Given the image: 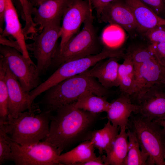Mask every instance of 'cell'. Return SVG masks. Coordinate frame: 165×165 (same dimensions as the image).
<instances>
[{"label":"cell","instance_id":"cell-1","mask_svg":"<svg viewBox=\"0 0 165 165\" xmlns=\"http://www.w3.org/2000/svg\"><path fill=\"white\" fill-rule=\"evenodd\" d=\"M52 115L49 131L42 141L56 148L60 155L78 141L84 138L91 130L97 114L76 108L73 103L58 108Z\"/></svg>","mask_w":165,"mask_h":165},{"label":"cell","instance_id":"cell-2","mask_svg":"<svg viewBox=\"0 0 165 165\" xmlns=\"http://www.w3.org/2000/svg\"><path fill=\"white\" fill-rule=\"evenodd\" d=\"M108 90L95 78L82 73L66 79L46 90L36 104L41 105L43 109L52 112L64 105L75 103L86 91L107 96L109 94Z\"/></svg>","mask_w":165,"mask_h":165},{"label":"cell","instance_id":"cell-3","mask_svg":"<svg viewBox=\"0 0 165 165\" xmlns=\"http://www.w3.org/2000/svg\"><path fill=\"white\" fill-rule=\"evenodd\" d=\"M38 108L20 113L16 117L8 115L7 120L2 122L5 130L11 140L22 145L37 144L47 136L52 112ZM1 122V121H0Z\"/></svg>","mask_w":165,"mask_h":165},{"label":"cell","instance_id":"cell-4","mask_svg":"<svg viewBox=\"0 0 165 165\" xmlns=\"http://www.w3.org/2000/svg\"><path fill=\"white\" fill-rule=\"evenodd\" d=\"M127 129L134 133L141 151L148 155L147 165H163L165 133L157 122L133 113Z\"/></svg>","mask_w":165,"mask_h":165},{"label":"cell","instance_id":"cell-5","mask_svg":"<svg viewBox=\"0 0 165 165\" xmlns=\"http://www.w3.org/2000/svg\"><path fill=\"white\" fill-rule=\"evenodd\" d=\"M94 18L92 13L83 22L82 29L72 37L61 50L57 49L50 67L58 68L67 61L101 51L103 49L93 25Z\"/></svg>","mask_w":165,"mask_h":165},{"label":"cell","instance_id":"cell-6","mask_svg":"<svg viewBox=\"0 0 165 165\" xmlns=\"http://www.w3.org/2000/svg\"><path fill=\"white\" fill-rule=\"evenodd\" d=\"M119 55L118 51L104 47L98 54L65 62L48 79L29 93L30 102L33 103L37 96L52 87L66 79L84 72L98 62L110 57H118Z\"/></svg>","mask_w":165,"mask_h":165},{"label":"cell","instance_id":"cell-7","mask_svg":"<svg viewBox=\"0 0 165 165\" xmlns=\"http://www.w3.org/2000/svg\"><path fill=\"white\" fill-rule=\"evenodd\" d=\"M60 20L54 22L45 26L39 34L34 35L33 43L29 46L37 62L40 74H45L50 67L51 62L59 45L60 37Z\"/></svg>","mask_w":165,"mask_h":165},{"label":"cell","instance_id":"cell-8","mask_svg":"<svg viewBox=\"0 0 165 165\" xmlns=\"http://www.w3.org/2000/svg\"><path fill=\"white\" fill-rule=\"evenodd\" d=\"M15 48L0 45V53L6 59L8 66L19 82L22 88L29 93L41 83L37 65Z\"/></svg>","mask_w":165,"mask_h":165},{"label":"cell","instance_id":"cell-9","mask_svg":"<svg viewBox=\"0 0 165 165\" xmlns=\"http://www.w3.org/2000/svg\"><path fill=\"white\" fill-rule=\"evenodd\" d=\"M12 160L16 165H60L57 149L43 141L22 145L11 140Z\"/></svg>","mask_w":165,"mask_h":165},{"label":"cell","instance_id":"cell-10","mask_svg":"<svg viewBox=\"0 0 165 165\" xmlns=\"http://www.w3.org/2000/svg\"><path fill=\"white\" fill-rule=\"evenodd\" d=\"M134 92L132 100L155 84L160 83L165 75V67L160 64L151 51L144 52L135 61Z\"/></svg>","mask_w":165,"mask_h":165},{"label":"cell","instance_id":"cell-11","mask_svg":"<svg viewBox=\"0 0 165 165\" xmlns=\"http://www.w3.org/2000/svg\"><path fill=\"white\" fill-rule=\"evenodd\" d=\"M92 8L90 0H71L62 16L60 31L61 41L58 50H61L79 32L82 24L92 13Z\"/></svg>","mask_w":165,"mask_h":165},{"label":"cell","instance_id":"cell-12","mask_svg":"<svg viewBox=\"0 0 165 165\" xmlns=\"http://www.w3.org/2000/svg\"><path fill=\"white\" fill-rule=\"evenodd\" d=\"M136 101L138 108L133 113L152 121L165 120V90L161 83L150 88Z\"/></svg>","mask_w":165,"mask_h":165},{"label":"cell","instance_id":"cell-13","mask_svg":"<svg viewBox=\"0 0 165 165\" xmlns=\"http://www.w3.org/2000/svg\"><path fill=\"white\" fill-rule=\"evenodd\" d=\"M101 22L118 25L131 34L138 31L137 23L124 0H115L105 6L98 17Z\"/></svg>","mask_w":165,"mask_h":165},{"label":"cell","instance_id":"cell-14","mask_svg":"<svg viewBox=\"0 0 165 165\" xmlns=\"http://www.w3.org/2000/svg\"><path fill=\"white\" fill-rule=\"evenodd\" d=\"M6 79L9 95V115L16 117L21 112L31 111L38 108L35 104L31 106L29 101V93L22 88L19 82L8 67Z\"/></svg>","mask_w":165,"mask_h":165},{"label":"cell","instance_id":"cell-15","mask_svg":"<svg viewBox=\"0 0 165 165\" xmlns=\"http://www.w3.org/2000/svg\"><path fill=\"white\" fill-rule=\"evenodd\" d=\"M138 108V105L133 102L130 96L121 94L110 102L106 117L113 125L119 127L120 130H126L131 114Z\"/></svg>","mask_w":165,"mask_h":165},{"label":"cell","instance_id":"cell-16","mask_svg":"<svg viewBox=\"0 0 165 165\" xmlns=\"http://www.w3.org/2000/svg\"><path fill=\"white\" fill-rule=\"evenodd\" d=\"M71 0H48L37 7H34L33 20L40 32L46 26L62 20Z\"/></svg>","mask_w":165,"mask_h":165},{"label":"cell","instance_id":"cell-17","mask_svg":"<svg viewBox=\"0 0 165 165\" xmlns=\"http://www.w3.org/2000/svg\"><path fill=\"white\" fill-rule=\"evenodd\" d=\"M120 57H112L103 60L82 73L96 79L105 88L109 89L119 85L118 71Z\"/></svg>","mask_w":165,"mask_h":165},{"label":"cell","instance_id":"cell-18","mask_svg":"<svg viewBox=\"0 0 165 165\" xmlns=\"http://www.w3.org/2000/svg\"><path fill=\"white\" fill-rule=\"evenodd\" d=\"M5 28L0 34L6 37L11 36L16 41L22 51V55L31 60L28 53L25 38L20 22L16 10L12 0H6Z\"/></svg>","mask_w":165,"mask_h":165},{"label":"cell","instance_id":"cell-19","mask_svg":"<svg viewBox=\"0 0 165 165\" xmlns=\"http://www.w3.org/2000/svg\"><path fill=\"white\" fill-rule=\"evenodd\" d=\"M124 0L133 13L138 32L143 34L156 26L165 25V19L157 15L140 0Z\"/></svg>","mask_w":165,"mask_h":165},{"label":"cell","instance_id":"cell-20","mask_svg":"<svg viewBox=\"0 0 165 165\" xmlns=\"http://www.w3.org/2000/svg\"><path fill=\"white\" fill-rule=\"evenodd\" d=\"M120 131L119 127L113 125L108 120L102 129L90 131L83 141H91L100 155H102L104 152L107 154L110 151Z\"/></svg>","mask_w":165,"mask_h":165},{"label":"cell","instance_id":"cell-21","mask_svg":"<svg viewBox=\"0 0 165 165\" xmlns=\"http://www.w3.org/2000/svg\"><path fill=\"white\" fill-rule=\"evenodd\" d=\"M92 142L88 140L82 142L72 150L58 157L60 165H78L97 156Z\"/></svg>","mask_w":165,"mask_h":165},{"label":"cell","instance_id":"cell-22","mask_svg":"<svg viewBox=\"0 0 165 165\" xmlns=\"http://www.w3.org/2000/svg\"><path fill=\"white\" fill-rule=\"evenodd\" d=\"M123 63L119 68V87L121 94L130 96L132 99L135 83V72L134 64L130 56L125 53Z\"/></svg>","mask_w":165,"mask_h":165},{"label":"cell","instance_id":"cell-23","mask_svg":"<svg viewBox=\"0 0 165 165\" xmlns=\"http://www.w3.org/2000/svg\"><path fill=\"white\" fill-rule=\"evenodd\" d=\"M128 144L126 130H120L110 151L105 155V165H124L127 155Z\"/></svg>","mask_w":165,"mask_h":165},{"label":"cell","instance_id":"cell-24","mask_svg":"<svg viewBox=\"0 0 165 165\" xmlns=\"http://www.w3.org/2000/svg\"><path fill=\"white\" fill-rule=\"evenodd\" d=\"M109 104L107 96L97 95L90 91L83 93L73 103L76 108L96 114L106 112Z\"/></svg>","mask_w":165,"mask_h":165},{"label":"cell","instance_id":"cell-25","mask_svg":"<svg viewBox=\"0 0 165 165\" xmlns=\"http://www.w3.org/2000/svg\"><path fill=\"white\" fill-rule=\"evenodd\" d=\"M127 130L128 149L124 165H147L148 155L141 151L134 133L129 129Z\"/></svg>","mask_w":165,"mask_h":165},{"label":"cell","instance_id":"cell-26","mask_svg":"<svg viewBox=\"0 0 165 165\" xmlns=\"http://www.w3.org/2000/svg\"><path fill=\"white\" fill-rule=\"evenodd\" d=\"M8 64L6 59L0 56V121L4 122L9 115V95L6 75Z\"/></svg>","mask_w":165,"mask_h":165},{"label":"cell","instance_id":"cell-27","mask_svg":"<svg viewBox=\"0 0 165 165\" xmlns=\"http://www.w3.org/2000/svg\"><path fill=\"white\" fill-rule=\"evenodd\" d=\"M126 38L124 29L120 26L110 24L103 30L101 37V42L104 47L108 48L118 50L124 42Z\"/></svg>","mask_w":165,"mask_h":165},{"label":"cell","instance_id":"cell-28","mask_svg":"<svg viewBox=\"0 0 165 165\" xmlns=\"http://www.w3.org/2000/svg\"><path fill=\"white\" fill-rule=\"evenodd\" d=\"M11 140L6 132L3 123L0 122V165L12 161Z\"/></svg>","mask_w":165,"mask_h":165},{"label":"cell","instance_id":"cell-29","mask_svg":"<svg viewBox=\"0 0 165 165\" xmlns=\"http://www.w3.org/2000/svg\"><path fill=\"white\" fill-rule=\"evenodd\" d=\"M18 1L21 6L20 12L21 18L25 21L24 30L26 31H33L36 26L32 16L34 7L28 0H18Z\"/></svg>","mask_w":165,"mask_h":165},{"label":"cell","instance_id":"cell-30","mask_svg":"<svg viewBox=\"0 0 165 165\" xmlns=\"http://www.w3.org/2000/svg\"><path fill=\"white\" fill-rule=\"evenodd\" d=\"M143 34L150 43H165V25H160L151 29Z\"/></svg>","mask_w":165,"mask_h":165},{"label":"cell","instance_id":"cell-31","mask_svg":"<svg viewBox=\"0 0 165 165\" xmlns=\"http://www.w3.org/2000/svg\"><path fill=\"white\" fill-rule=\"evenodd\" d=\"M148 46L157 61L165 67V43H149Z\"/></svg>","mask_w":165,"mask_h":165},{"label":"cell","instance_id":"cell-32","mask_svg":"<svg viewBox=\"0 0 165 165\" xmlns=\"http://www.w3.org/2000/svg\"><path fill=\"white\" fill-rule=\"evenodd\" d=\"M159 16L165 13L164 0H140Z\"/></svg>","mask_w":165,"mask_h":165},{"label":"cell","instance_id":"cell-33","mask_svg":"<svg viewBox=\"0 0 165 165\" xmlns=\"http://www.w3.org/2000/svg\"><path fill=\"white\" fill-rule=\"evenodd\" d=\"M115 0H90L93 7L96 10L98 17L103 8Z\"/></svg>","mask_w":165,"mask_h":165},{"label":"cell","instance_id":"cell-34","mask_svg":"<svg viewBox=\"0 0 165 165\" xmlns=\"http://www.w3.org/2000/svg\"><path fill=\"white\" fill-rule=\"evenodd\" d=\"M6 37L0 34V45L6 46L15 48L22 54L21 49L17 42L16 40L13 41L11 39H8Z\"/></svg>","mask_w":165,"mask_h":165},{"label":"cell","instance_id":"cell-35","mask_svg":"<svg viewBox=\"0 0 165 165\" xmlns=\"http://www.w3.org/2000/svg\"><path fill=\"white\" fill-rule=\"evenodd\" d=\"M105 155H100L98 156L78 165H105L104 160Z\"/></svg>","mask_w":165,"mask_h":165},{"label":"cell","instance_id":"cell-36","mask_svg":"<svg viewBox=\"0 0 165 165\" xmlns=\"http://www.w3.org/2000/svg\"><path fill=\"white\" fill-rule=\"evenodd\" d=\"M6 0H0V32H2L3 25L5 23Z\"/></svg>","mask_w":165,"mask_h":165},{"label":"cell","instance_id":"cell-37","mask_svg":"<svg viewBox=\"0 0 165 165\" xmlns=\"http://www.w3.org/2000/svg\"><path fill=\"white\" fill-rule=\"evenodd\" d=\"M32 6L35 7H38L44 2L48 0H28Z\"/></svg>","mask_w":165,"mask_h":165},{"label":"cell","instance_id":"cell-38","mask_svg":"<svg viewBox=\"0 0 165 165\" xmlns=\"http://www.w3.org/2000/svg\"><path fill=\"white\" fill-rule=\"evenodd\" d=\"M163 128L165 133V120L156 121Z\"/></svg>","mask_w":165,"mask_h":165},{"label":"cell","instance_id":"cell-39","mask_svg":"<svg viewBox=\"0 0 165 165\" xmlns=\"http://www.w3.org/2000/svg\"><path fill=\"white\" fill-rule=\"evenodd\" d=\"M160 83L163 85L165 90V75L161 81Z\"/></svg>","mask_w":165,"mask_h":165},{"label":"cell","instance_id":"cell-40","mask_svg":"<svg viewBox=\"0 0 165 165\" xmlns=\"http://www.w3.org/2000/svg\"><path fill=\"white\" fill-rule=\"evenodd\" d=\"M163 158L164 160L163 165H165V150L164 153V155H163Z\"/></svg>","mask_w":165,"mask_h":165},{"label":"cell","instance_id":"cell-41","mask_svg":"<svg viewBox=\"0 0 165 165\" xmlns=\"http://www.w3.org/2000/svg\"><path fill=\"white\" fill-rule=\"evenodd\" d=\"M165 2V0H164Z\"/></svg>","mask_w":165,"mask_h":165}]
</instances>
